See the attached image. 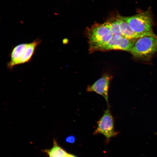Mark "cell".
I'll return each instance as SVG.
<instances>
[{
    "label": "cell",
    "mask_w": 157,
    "mask_h": 157,
    "mask_svg": "<svg viewBox=\"0 0 157 157\" xmlns=\"http://www.w3.org/2000/svg\"><path fill=\"white\" fill-rule=\"evenodd\" d=\"M86 36L89 45V51L92 53L99 50L112 38L113 35L104 24H95L87 29Z\"/></svg>",
    "instance_id": "1"
},
{
    "label": "cell",
    "mask_w": 157,
    "mask_h": 157,
    "mask_svg": "<svg viewBox=\"0 0 157 157\" xmlns=\"http://www.w3.org/2000/svg\"><path fill=\"white\" fill-rule=\"evenodd\" d=\"M131 28L135 32L141 33H146L157 38L153 32V17L151 11L148 10L130 16H122Z\"/></svg>",
    "instance_id": "2"
},
{
    "label": "cell",
    "mask_w": 157,
    "mask_h": 157,
    "mask_svg": "<svg viewBox=\"0 0 157 157\" xmlns=\"http://www.w3.org/2000/svg\"><path fill=\"white\" fill-rule=\"evenodd\" d=\"M157 52V38L146 36L136 39L130 52L135 58L147 61Z\"/></svg>",
    "instance_id": "3"
},
{
    "label": "cell",
    "mask_w": 157,
    "mask_h": 157,
    "mask_svg": "<svg viewBox=\"0 0 157 157\" xmlns=\"http://www.w3.org/2000/svg\"><path fill=\"white\" fill-rule=\"evenodd\" d=\"M110 107L107 106V108L104 111L103 115L97 122V127L93 133L94 135H103L107 141L117 134L114 129V119Z\"/></svg>",
    "instance_id": "4"
},
{
    "label": "cell",
    "mask_w": 157,
    "mask_h": 157,
    "mask_svg": "<svg viewBox=\"0 0 157 157\" xmlns=\"http://www.w3.org/2000/svg\"><path fill=\"white\" fill-rule=\"evenodd\" d=\"M113 76L108 73H105L101 77L91 85H88L86 89L88 92H94L102 96L110 106L108 100V92L110 82Z\"/></svg>",
    "instance_id": "5"
},
{
    "label": "cell",
    "mask_w": 157,
    "mask_h": 157,
    "mask_svg": "<svg viewBox=\"0 0 157 157\" xmlns=\"http://www.w3.org/2000/svg\"><path fill=\"white\" fill-rule=\"evenodd\" d=\"M136 40L129 39L117 35H113L110 41L102 47L99 51L118 50L130 52Z\"/></svg>",
    "instance_id": "6"
},
{
    "label": "cell",
    "mask_w": 157,
    "mask_h": 157,
    "mask_svg": "<svg viewBox=\"0 0 157 157\" xmlns=\"http://www.w3.org/2000/svg\"><path fill=\"white\" fill-rule=\"evenodd\" d=\"M116 17L123 36L129 39H136L146 36H152L149 34L138 33L134 31L122 19L121 16L118 15Z\"/></svg>",
    "instance_id": "7"
},
{
    "label": "cell",
    "mask_w": 157,
    "mask_h": 157,
    "mask_svg": "<svg viewBox=\"0 0 157 157\" xmlns=\"http://www.w3.org/2000/svg\"><path fill=\"white\" fill-rule=\"evenodd\" d=\"M28 43H22L15 46L10 54V60L7 64L8 68L12 69L22 57Z\"/></svg>",
    "instance_id": "8"
},
{
    "label": "cell",
    "mask_w": 157,
    "mask_h": 157,
    "mask_svg": "<svg viewBox=\"0 0 157 157\" xmlns=\"http://www.w3.org/2000/svg\"><path fill=\"white\" fill-rule=\"evenodd\" d=\"M41 42V40L40 39H38L33 42L28 43L22 57L17 63V65L29 62L34 52L36 47Z\"/></svg>",
    "instance_id": "9"
},
{
    "label": "cell",
    "mask_w": 157,
    "mask_h": 157,
    "mask_svg": "<svg viewBox=\"0 0 157 157\" xmlns=\"http://www.w3.org/2000/svg\"><path fill=\"white\" fill-rule=\"evenodd\" d=\"M43 152L49 157H62L67 153L58 144L56 140H53V146L50 149L44 150Z\"/></svg>",
    "instance_id": "10"
},
{
    "label": "cell",
    "mask_w": 157,
    "mask_h": 157,
    "mask_svg": "<svg viewBox=\"0 0 157 157\" xmlns=\"http://www.w3.org/2000/svg\"><path fill=\"white\" fill-rule=\"evenodd\" d=\"M104 24L110 29L113 35L122 36L116 17L113 19L105 22Z\"/></svg>",
    "instance_id": "11"
},
{
    "label": "cell",
    "mask_w": 157,
    "mask_h": 157,
    "mask_svg": "<svg viewBox=\"0 0 157 157\" xmlns=\"http://www.w3.org/2000/svg\"><path fill=\"white\" fill-rule=\"evenodd\" d=\"M75 137L73 135H70L67 136L66 138V142L69 143H74L75 141Z\"/></svg>",
    "instance_id": "12"
},
{
    "label": "cell",
    "mask_w": 157,
    "mask_h": 157,
    "mask_svg": "<svg viewBox=\"0 0 157 157\" xmlns=\"http://www.w3.org/2000/svg\"><path fill=\"white\" fill-rule=\"evenodd\" d=\"M70 154L67 153L65 155L63 156L62 157H70Z\"/></svg>",
    "instance_id": "13"
},
{
    "label": "cell",
    "mask_w": 157,
    "mask_h": 157,
    "mask_svg": "<svg viewBox=\"0 0 157 157\" xmlns=\"http://www.w3.org/2000/svg\"><path fill=\"white\" fill-rule=\"evenodd\" d=\"M70 157H76V156H75L74 155L71 154Z\"/></svg>",
    "instance_id": "14"
}]
</instances>
